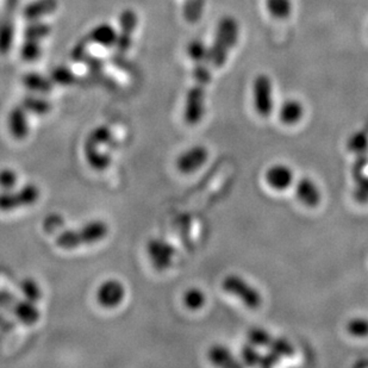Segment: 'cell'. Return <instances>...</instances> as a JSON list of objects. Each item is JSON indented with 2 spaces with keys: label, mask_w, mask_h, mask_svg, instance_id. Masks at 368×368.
I'll use <instances>...</instances> for the list:
<instances>
[{
  "label": "cell",
  "mask_w": 368,
  "mask_h": 368,
  "mask_svg": "<svg viewBox=\"0 0 368 368\" xmlns=\"http://www.w3.org/2000/svg\"><path fill=\"white\" fill-rule=\"evenodd\" d=\"M183 299H184L185 306L187 309L192 310V311L201 310L203 306H206V293L203 292L201 289H197V287L187 290L185 292Z\"/></svg>",
  "instance_id": "24"
},
{
  "label": "cell",
  "mask_w": 368,
  "mask_h": 368,
  "mask_svg": "<svg viewBox=\"0 0 368 368\" xmlns=\"http://www.w3.org/2000/svg\"><path fill=\"white\" fill-rule=\"evenodd\" d=\"M56 10H58V0H36L26 6L23 16L26 21H41L42 18L54 13Z\"/></svg>",
  "instance_id": "15"
},
{
  "label": "cell",
  "mask_w": 368,
  "mask_h": 368,
  "mask_svg": "<svg viewBox=\"0 0 368 368\" xmlns=\"http://www.w3.org/2000/svg\"><path fill=\"white\" fill-rule=\"evenodd\" d=\"M247 336L249 342L256 347H269L273 341L271 334L261 328H253L248 331Z\"/></svg>",
  "instance_id": "28"
},
{
  "label": "cell",
  "mask_w": 368,
  "mask_h": 368,
  "mask_svg": "<svg viewBox=\"0 0 368 368\" xmlns=\"http://www.w3.org/2000/svg\"><path fill=\"white\" fill-rule=\"evenodd\" d=\"M29 113L22 105H18L16 108L11 110L8 118V124L9 130L13 137L22 140L26 137L29 134V122H28Z\"/></svg>",
  "instance_id": "14"
},
{
  "label": "cell",
  "mask_w": 368,
  "mask_h": 368,
  "mask_svg": "<svg viewBox=\"0 0 368 368\" xmlns=\"http://www.w3.org/2000/svg\"><path fill=\"white\" fill-rule=\"evenodd\" d=\"M279 359H281V358L276 356V353H273V351H271V353H268L267 356H261L259 365L260 366H262V367H271L273 365L276 364Z\"/></svg>",
  "instance_id": "38"
},
{
  "label": "cell",
  "mask_w": 368,
  "mask_h": 368,
  "mask_svg": "<svg viewBox=\"0 0 368 368\" xmlns=\"http://www.w3.org/2000/svg\"><path fill=\"white\" fill-rule=\"evenodd\" d=\"M22 106L28 111V113H33L36 116L47 115L51 109V104L49 101L36 96H28L22 101Z\"/></svg>",
  "instance_id": "21"
},
{
  "label": "cell",
  "mask_w": 368,
  "mask_h": 368,
  "mask_svg": "<svg viewBox=\"0 0 368 368\" xmlns=\"http://www.w3.org/2000/svg\"><path fill=\"white\" fill-rule=\"evenodd\" d=\"M266 8L274 19H286L292 12L291 0H266Z\"/></svg>",
  "instance_id": "22"
},
{
  "label": "cell",
  "mask_w": 368,
  "mask_h": 368,
  "mask_svg": "<svg viewBox=\"0 0 368 368\" xmlns=\"http://www.w3.org/2000/svg\"><path fill=\"white\" fill-rule=\"evenodd\" d=\"M296 196L301 204L308 208H316L321 203L322 194L314 180L303 176L296 184Z\"/></svg>",
  "instance_id": "13"
},
{
  "label": "cell",
  "mask_w": 368,
  "mask_h": 368,
  "mask_svg": "<svg viewBox=\"0 0 368 368\" xmlns=\"http://www.w3.org/2000/svg\"><path fill=\"white\" fill-rule=\"evenodd\" d=\"M253 104L256 113L268 117L273 112L272 81L266 74H259L253 83Z\"/></svg>",
  "instance_id": "7"
},
{
  "label": "cell",
  "mask_w": 368,
  "mask_h": 368,
  "mask_svg": "<svg viewBox=\"0 0 368 368\" xmlns=\"http://www.w3.org/2000/svg\"><path fill=\"white\" fill-rule=\"evenodd\" d=\"M17 173L10 169V168H5L0 171V187L8 191V190H12L13 186L17 183Z\"/></svg>",
  "instance_id": "35"
},
{
  "label": "cell",
  "mask_w": 368,
  "mask_h": 368,
  "mask_svg": "<svg viewBox=\"0 0 368 368\" xmlns=\"http://www.w3.org/2000/svg\"><path fill=\"white\" fill-rule=\"evenodd\" d=\"M117 36V31L113 29L112 26L109 24H101V26H96L87 35V40L99 46L110 48V47L116 46Z\"/></svg>",
  "instance_id": "18"
},
{
  "label": "cell",
  "mask_w": 368,
  "mask_h": 368,
  "mask_svg": "<svg viewBox=\"0 0 368 368\" xmlns=\"http://www.w3.org/2000/svg\"><path fill=\"white\" fill-rule=\"evenodd\" d=\"M265 180L271 189L285 191L293 184V171L284 163H276L268 168Z\"/></svg>",
  "instance_id": "12"
},
{
  "label": "cell",
  "mask_w": 368,
  "mask_h": 368,
  "mask_svg": "<svg viewBox=\"0 0 368 368\" xmlns=\"http://www.w3.org/2000/svg\"><path fill=\"white\" fill-rule=\"evenodd\" d=\"M222 287L226 293L237 298L248 309H259L262 304V296L253 285L244 281L242 276L231 274L222 281Z\"/></svg>",
  "instance_id": "5"
},
{
  "label": "cell",
  "mask_w": 368,
  "mask_h": 368,
  "mask_svg": "<svg viewBox=\"0 0 368 368\" xmlns=\"http://www.w3.org/2000/svg\"><path fill=\"white\" fill-rule=\"evenodd\" d=\"M210 361L216 366L219 367H236L240 366L239 362L235 359L233 353L229 351V348L221 346V344H216L210 348L209 353H208Z\"/></svg>",
  "instance_id": "19"
},
{
  "label": "cell",
  "mask_w": 368,
  "mask_h": 368,
  "mask_svg": "<svg viewBox=\"0 0 368 368\" xmlns=\"http://www.w3.org/2000/svg\"><path fill=\"white\" fill-rule=\"evenodd\" d=\"M137 15L133 10H124L119 17V33L117 36V51L119 54H124L129 51L135 30L137 26Z\"/></svg>",
  "instance_id": "10"
},
{
  "label": "cell",
  "mask_w": 368,
  "mask_h": 368,
  "mask_svg": "<svg viewBox=\"0 0 368 368\" xmlns=\"http://www.w3.org/2000/svg\"><path fill=\"white\" fill-rule=\"evenodd\" d=\"M22 58L26 61H35L42 54L41 48V41L36 40H24V43L22 46Z\"/></svg>",
  "instance_id": "30"
},
{
  "label": "cell",
  "mask_w": 368,
  "mask_h": 368,
  "mask_svg": "<svg viewBox=\"0 0 368 368\" xmlns=\"http://www.w3.org/2000/svg\"><path fill=\"white\" fill-rule=\"evenodd\" d=\"M126 297V287L121 281L110 279L103 283L97 290L98 304L105 309H115L121 306Z\"/></svg>",
  "instance_id": "8"
},
{
  "label": "cell",
  "mask_w": 368,
  "mask_h": 368,
  "mask_svg": "<svg viewBox=\"0 0 368 368\" xmlns=\"http://www.w3.org/2000/svg\"><path fill=\"white\" fill-rule=\"evenodd\" d=\"M108 234H109L108 223L97 219V221L86 223L79 229L62 231L61 234L58 235L55 243L61 249L71 251V249H76L81 246L99 242L105 239Z\"/></svg>",
  "instance_id": "4"
},
{
  "label": "cell",
  "mask_w": 368,
  "mask_h": 368,
  "mask_svg": "<svg viewBox=\"0 0 368 368\" xmlns=\"http://www.w3.org/2000/svg\"><path fill=\"white\" fill-rule=\"evenodd\" d=\"M148 256L151 264L158 271H165L172 265L174 256V248L162 240H151L147 246Z\"/></svg>",
  "instance_id": "11"
},
{
  "label": "cell",
  "mask_w": 368,
  "mask_h": 368,
  "mask_svg": "<svg viewBox=\"0 0 368 368\" xmlns=\"http://www.w3.org/2000/svg\"><path fill=\"white\" fill-rule=\"evenodd\" d=\"M304 116V108L296 99H289L281 104L279 118L285 126H294Z\"/></svg>",
  "instance_id": "17"
},
{
  "label": "cell",
  "mask_w": 368,
  "mask_h": 368,
  "mask_svg": "<svg viewBox=\"0 0 368 368\" xmlns=\"http://www.w3.org/2000/svg\"><path fill=\"white\" fill-rule=\"evenodd\" d=\"M51 33V26L42 22H31V24L28 26L24 31V40H36L42 41L43 38H47Z\"/></svg>",
  "instance_id": "25"
},
{
  "label": "cell",
  "mask_w": 368,
  "mask_h": 368,
  "mask_svg": "<svg viewBox=\"0 0 368 368\" xmlns=\"http://www.w3.org/2000/svg\"><path fill=\"white\" fill-rule=\"evenodd\" d=\"M209 158V151L204 146H194L184 151L176 159V168L183 174H191L201 169Z\"/></svg>",
  "instance_id": "9"
},
{
  "label": "cell",
  "mask_w": 368,
  "mask_h": 368,
  "mask_svg": "<svg viewBox=\"0 0 368 368\" xmlns=\"http://www.w3.org/2000/svg\"><path fill=\"white\" fill-rule=\"evenodd\" d=\"M21 290L26 299L37 303L42 298V290L34 279H24L21 283Z\"/></svg>",
  "instance_id": "29"
},
{
  "label": "cell",
  "mask_w": 368,
  "mask_h": 368,
  "mask_svg": "<svg viewBox=\"0 0 368 368\" xmlns=\"http://www.w3.org/2000/svg\"><path fill=\"white\" fill-rule=\"evenodd\" d=\"M348 149L356 154H365L368 151V135L366 131H358L351 135L347 142Z\"/></svg>",
  "instance_id": "27"
},
{
  "label": "cell",
  "mask_w": 368,
  "mask_h": 368,
  "mask_svg": "<svg viewBox=\"0 0 368 368\" xmlns=\"http://www.w3.org/2000/svg\"><path fill=\"white\" fill-rule=\"evenodd\" d=\"M210 67L211 65L208 59L194 62V84L187 93L185 103L184 117L189 126H197L206 115V90L211 81Z\"/></svg>",
  "instance_id": "1"
},
{
  "label": "cell",
  "mask_w": 368,
  "mask_h": 368,
  "mask_svg": "<svg viewBox=\"0 0 368 368\" xmlns=\"http://www.w3.org/2000/svg\"><path fill=\"white\" fill-rule=\"evenodd\" d=\"M53 81L55 84L72 85L76 83V76L67 68H58L51 74Z\"/></svg>",
  "instance_id": "34"
},
{
  "label": "cell",
  "mask_w": 368,
  "mask_h": 368,
  "mask_svg": "<svg viewBox=\"0 0 368 368\" xmlns=\"http://www.w3.org/2000/svg\"><path fill=\"white\" fill-rule=\"evenodd\" d=\"M347 333L353 337L362 339L368 336V319L364 317H354L349 319L346 326Z\"/></svg>",
  "instance_id": "26"
},
{
  "label": "cell",
  "mask_w": 368,
  "mask_h": 368,
  "mask_svg": "<svg viewBox=\"0 0 368 368\" xmlns=\"http://www.w3.org/2000/svg\"><path fill=\"white\" fill-rule=\"evenodd\" d=\"M269 348L279 358H281V356H292L293 353H294V349L291 346V343L284 339H273L272 343L269 344Z\"/></svg>",
  "instance_id": "33"
},
{
  "label": "cell",
  "mask_w": 368,
  "mask_h": 368,
  "mask_svg": "<svg viewBox=\"0 0 368 368\" xmlns=\"http://www.w3.org/2000/svg\"><path fill=\"white\" fill-rule=\"evenodd\" d=\"M62 222V217L60 215H51L49 217L44 219V229L51 233V231H56V228L61 226Z\"/></svg>",
  "instance_id": "37"
},
{
  "label": "cell",
  "mask_w": 368,
  "mask_h": 368,
  "mask_svg": "<svg viewBox=\"0 0 368 368\" xmlns=\"http://www.w3.org/2000/svg\"><path fill=\"white\" fill-rule=\"evenodd\" d=\"M208 53H209V49L206 48V44L199 41V40H196V41H192L187 46V54H189L190 58L192 60L193 62L196 61H203V60L208 59Z\"/></svg>",
  "instance_id": "31"
},
{
  "label": "cell",
  "mask_w": 368,
  "mask_h": 368,
  "mask_svg": "<svg viewBox=\"0 0 368 368\" xmlns=\"http://www.w3.org/2000/svg\"><path fill=\"white\" fill-rule=\"evenodd\" d=\"M12 312L26 326H34L35 323H37L38 319L41 317L40 311L35 306L34 301H30L28 299L15 301Z\"/></svg>",
  "instance_id": "16"
},
{
  "label": "cell",
  "mask_w": 368,
  "mask_h": 368,
  "mask_svg": "<svg viewBox=\"0 0 368 368\" xmlns=\"http://www.w3.org/2000/svg\"><path fill=\"white\" fill-rule=\"evenodd\" d=\"M13 29L11 23L0 26V53L5 54L10 51L12 44Z\"/></svg>",
  "instance_id": "32"
},
{
  "label": "cell",
  "mask_w": 368,
  "mask_h": 368,
  "mask_svg": "<svg viewBox=\"0 0 368 368\" xmlns=\"http://www.w3.org/2000/svg\"><path fill=\"white\" fill-rule=\"evenodd\" d=\"M115 144L112 130L101 126L88 134L84 144L85 158L96 171H105L111 165V147Z\"/></svg>",
  "instance_id": "2"
},
{
  "label": "cell",
  "mask_w": 368,
  "mask_h": 368,
  "mask_svg": "<svg viewBox=\"0 0 368 368\" xmlns=\"http://www.w3.org/2000/svg\"><path fill=\"white\" fill-rule=\"evenodd\" d=\"M206 0H185L184 17L190 23L199 21L206 8Z\"/></svg>",
  "instance_id": "23"
},
{
  "label": "cell",
  "mask_w": 368,
  "mask_h": 368,
  "mask_svg": "<svg viewBox=\"0 0 368 368\" xmlns=\"http://www.w3.org/2000/svg\"><path fill=\"white\" fill-rule=\"evenodd\" d=\"M239 40V23L234 17H224L219 21L215 33L214 42L208 53L211 67L219 69L226 65L231 49Z\"/></svg>",
  "instance_id": "3"
},
{
  "label": "cell",
  "mask_w": 368,
  "mask_h": 368,
  "mask_svg": "<svg viewBox=\"0 0 368 368\" xmlns=\"http://www.w3.org/2000/svg\"><path fill=\"white\" fill-rule=\"evenodd\" d=\"M23 84L28 90L36 93H49L53 90V80L37 73H29L23 78Z\"/></svg>",
  "instance_id": "20"
},
{
  "label": "cell",
  "mask_w": 368,
  "mask_h": 368,
  "mask_svg": "<svg viewBox=\"0 0 368 368\" xmlns=\"http://www.w3.org/2000/svg\"><path fill=\"white\" fill-rule=\"evenodd\" d=\"M40 196L41 191L34 184L24 185L18 191H3L0 193V211L9 212L13 210L33 206L40 199Z\"/></svg>",
  "instance_id": "6"
},
{
  "label": "cell",
  "mask_w": 368,
  "mask_h": 368,
  "mask_svg": "<svg viewBox=\"0 0 368 368\" xmlns=\"http://www.w3.org/2000/svg\"><path fill=\"white\" fill-rule=\"evenodd\" d=\"M242 358L246 364L251 366V365H259L261 356H260L259 351H256V346L251 344V346L243 347Z\"/></svg>",
  "instance_id": "36"
}]
</instances>
